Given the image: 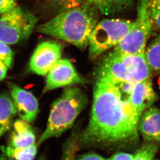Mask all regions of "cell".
Returning a JSON list of instances; mask_svg holds the SVG:
<instances>
[{"mask_svg": "<svg viewBox=\"0 0 160 160\" xmlns=\"http://www.w3.org/2000/svg\"><path fill=\"white\" fill-rule=\"evenodd\" d=\"M138 131L150 141H160V111L151 108L142 113L138 124Z\"/></svg>", "mask_w": 160, "mask_h": 160, "instance_id": "4fadbf2b", "label": "cell"}, {"mask_svg": "<svg viewBox=\"0 0 160 160\" xmlns=\"http://www.w3.org/2000/svg\"><path fill=\"white\" fill-rule=\"evenodd\" d=\"M98 13L93 5L87 2L78 8L60 13L38 26L37 31L83 49L89 45L91 34L98 24Z\"/></svg>", "mask_w": 160, "mask_h": 160, "instance_id": "7a4b0ae2", "label": "cell"}, {"mask_svg": "<svg viewBox=\"0 0 160 160\" xmlns=\"http://www.w3.org/2000/svg\"><path fill=\"white\" fill-rule=\"evenodd\" d=\"M17 112L12 99L6 93L0 95V139L11 130Z\"/></svg>", "mask_w": 160, "mask_h": 160, "instance_id": "5bb4252c", "label": "cell"}, {"mask_svg": "<svg viewBox=\"0 0 160 160\" xmlns=\"http://www.w3.org/2000/svg\"><path fill=\"white\" fill-rule=\"evenodd\" d=\"M83 83L69 60L60 59L47 73L43 93L58 88Z\"/></svg>", "mask_w": 160, "mask_h": 160, "instance_id": "9c48e42d", "label": "cell"}, {"mask_svg": "<svg viewBox=\"0 0 160 160\" xmlns=\"http://www.w3.org/2000/svg\"><path fill=\"white\" fill-rule=\"evenodd\" d=\"M38 160H47V159H46L45 157L44 156H42Z\"/></svg>", "mask_w": 160, "mask_h": 160, "instance_id": "4316f807", "label": "cell"}, {"mask_svg": "<svg viewBox=\"0 0 160 160\" xmlns=\"http://www.w3.org/2000/svg\"><path fill=\"white\" fill-rule=\"evenodd\" d=\"M47 4L57 9L60 13L74 9L82 6L88 0H44Z\"/></svg>", "mask_w": 160, "mask_h": 160, "instance_id": "d6986e66", "label": "cell"}, {"mask_svg": "<svg viewBox=\"0 0 160 160\" xmlns=\"http://www.w3.org/2000/svg\"><path fill=\"white\" fill-rule=\"evenodd\" d=\"M157 148L156 144L144 145L136 153L133 160H152L157 151Z\"/></svg>", "mask_w": 160, "mask_h": 160, "instance_id": "ffe728a7", "label": "cell"}, {"mask_svg": "<svg viewBox=\"0 0 160 160\" xmlns=\"http://www.w3.org/2000/svg\"><path fill=\"white\" fill-rule=\"evenodd\" d=\"M138 10V18L133 28L115 47V51L127 54L145 53L153 27L147 0H139Z\"/></svg>", "mask_w": 160, "mask_h": 160, "instance_id": "52a82bcc", "label": "cell"}, {"mask_svg": "<svg viewBox=\"0 0 160 160\" xmlns=\"http://www.w3.org/2000/svg\"><path fill=\"white\" fill-rule=\"evenodd\" d=\"M8 68L6 65L0 60V81L6 77Z\"/></svg>", "mask_w": 160, "mask_h": 160, "instance_id": "484cf974", "label": "cell"}, {"mask_svg": "<svg viewBox=\"0 0 160 160\" xmlns=\"http://www.w3.org/2000/svg\"><path fill=\"white\" fill-rule=\"evenodd\" d=\"M139 121L129 101L123 99L110 79L98 77L94 88L90 120L79 135L80 148L135 146L139 141Z\"/></svg>", "mask_w": 160, "mask_h": 160, "instance_id": "6da1fadb", "label": "cell"}, {"mask_svg": "<svg viewBox=\"0 0 160 160\" xmlns=\"http://www.w3.org/2000/svg\"><path fill=\"white\" fill-rule=\"evenodd\" d=\"M135 21L120 19H105L98 23L89 39V55L92 59L122 41L133 28Z\"/></svg>", "mask_w": 160, "mask_h": 160, "instance_id": "5b68a950", "label": "cell"}, {"mask_svg": "<svg viewBox=\"0 0 160 160\" xmlns=\"http://www.w3.org/2000/svg\"><path fill=\"white\" fill-rule=\"evenodd\" d=\"M38 147L37 142L26 148H14L8 145L2 147L0 160H34Z\"/></svg>", "mask_w": 160, "mask_h": 160, "instance_id": "2e32d148", "label": "cell"}, {"mask_svg": "<svg viewBox=\"0 0 160 160\" xmlns=\"http://www.w3.org/2000/svg\"><path fill=\"white\" fill-rule=\"evenodd\" d=\"M134 156L127 153L120 152L113 155L108 160H133Z\"/></svg>", "mask_w": 160, "mask_h": 160, "instance_id": "cb8c5ba5", "label": "cell"}, {"mask_svg": "<svg viewBox=\"0 0 160 160\" xmlns=\"http://www.w3.org/2000/svg\"><path fill=\"white\" fill-rule=\"evenodd\" d=\"M150 74L145 53L127 54L113 50L102 61L98 77H109L136 84L149 79Z\"/></svg>", "mask_w": 160, "mask_h": 160, "instance_id": "277c9868", "label": "cell"}, {"mask_svg": "<svg viewBox=\"0 0 160 160\" xmlns=\"http://www.w3.org/2000/svg\"><path fill=\"white\" fill-rule=\"evenodd\" d=\"M147 2L153 26L160 31V0H147Z\"/></svg>", "mask_w": 160, "mask_h": 160, "instance_id": "44dd1931", "label": "cell"}, {"mask_svg": "<svg viewBox=\"0 0 160 160\" xmlns=\"http://www.w3.org/2000/svg\"><path fill=\"white\" fill-rule=\"evenodd\" d=\"M8 87L20 119L32 123L35 121L39 112L37 98L31 93L22 89L12 82Z\"/></svg>", "mask_w": 160, "mask_h": 160, "instance_id": "30bf717a", "label": "cell"}, {"mask_svg": "<svg viewBox=\"0 0 160 160\" xmlns=\"http://www.w3.org/2000/svg\"><path fill=\"white\" fill-rule=\"evenodd\" d=\"M0 60L8 68H11L13 64L14 53L8 44L0 41Z\"/></svg>", "mask_w": 160, "mask_h": 160, "instance_id": "7402d4cb", "label": "cell"}, {"mask_svg": "<svg viewBox=\"0 0 160 160\" xmlns=\"http://www.w3.org/2000/svg\"><path fill=\"white\" fill-rule=\"evenodd\" d=\"M156 99L150 78L135 85L129 103L133 113L140 119L144 111L151 106Z\"/></svg>", "mask_w": 160, "mask_h": 160, "instance_id": "8fae6325", "label": "cell"}, {"mask_svg": "<svg viewBox=\"0 0 160 160\" xmlns=\"http://www.w3.org/2000/svg\"><path fill=\"white\" fill-rule=\"evenodd\" d=\"M134 0H88L101 14L113 15L128 9Z\"/></svg>", "mask_w": 160, "mask_h": 160, "instance_id": "9a60e30c", "label": "cell"}, {"mask_svg": "<svg viewBox=\"0 0 160 160\" xmlns=\"http://www.w3.org/2000/svg\"><path fill=\"white\" fill-rule=\"evenodd\" d=\"M145 56L150 71L160 73V35L145 50Z\"/></svg>", "mask_w": 160, "mask_h": 160, "instance_id": "e0dca14e", "label": "cell"}, {"mask_svg": "<svg viewBox=\"0 0 160 160\" xmlns=\"http://www.w3.org/2000/svg\"><path fill=\"white\" fill-rule=\"evenodd\" d=\"M38 18L28 9L17 6L0 17V41L8 45L27 39L31 35Z\"/></svg>", "mask_w": 160, "mask_h": 160, "instance_id": "8992f818", "label": "cell"}, {"mask_svg": "<svg viewBox=\"0 0 160 160\" xmlns=\"http://www.w3.org/2000/svg\"><path fill=\"white\" fill-rule=\"evenodd\" d=\"M79 135V128L76 127L63 146L61 160H76V155L80 148Z\"/></svg>", "mask_w": 160, "mask_h": 160, "instance_id": "ac0fdd59", "label": "cell"}, {"mask_svg": "<svg viewBox=\"0 0 160 160\" xmlns=\"http://www.w3.org/2000/svg\"><path fill=\"white\" fill-rule=\"evenodd\" d=\"M17 5L16 0H0V14H4Z\"/></svg>", "mask_w": 160, "mask_h": 160, "instance_id": "603a6c76", "label": "cell"}, {"mask_svg": "<svg viewBox=\"0 0 160 160\" xmlns=\"http://www.w3.org/2000/svg\"><path fill=\"white\" fill-rule=\"evenodd\" d=\"M36 142V133L30 123L21 119L14 121L8 146L14 148H26Z\"/></svg>", "mask_w": 160, "mask_h": 160, "instance_id": "7c38bea8", "label": "cell"}, {"mask_svg": "<svg viewBox=\"0 0 160 160\" xmlns=\"http://www.w3.org/2000/svg\"><path fill=\"white\" fill-rule=\"evenodd\" d=\"M87 103V97L80 88L68 87L64 89L52 104L45 130L37 141L38 146L71 128Z\"/></svg>", "mask_w": 160, "mask_h": 160, "instance_id": "3957f363", "label": "cell"}, {"mask_svg": "<svg viewBox=\"0 0 160 160\" xmlns=\"http://www.w3.org/2000/svg\"><path fill=\"white\" fill-rule=\"evenodd\" d=\"M78 160H105L101 156L95 153H88L80 156Z\"/></svg>", "mask_w": 160, "mask_h": 160, "instance_id": "d4e9b609", "label": "cell"}, {"mask_svg": "<svg viewBox=\"0 0 160 160\" xmlns=\"http://www.w3.org/2000/svg\"><path fill=\"white\" fill-rule=\"evenodd\" d=\"M62 46L54 41L43 42L37 46L29 62L31 71L45 76L60 59Z\"/></svg>", "mask_w": 160, "mask_h": 160, "instance_id": "ba28073f", "label": "cell"}]
</instances>
